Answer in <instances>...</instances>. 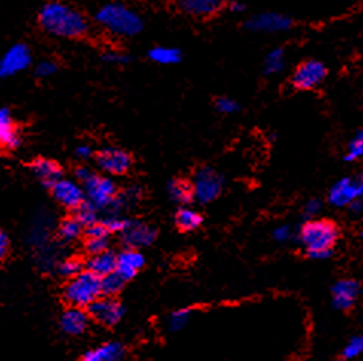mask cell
Returning <instances> with one entry per match:
<instances>
[{"label":"cell","mask_w":363,"mask_h":361,"mask_svg":"<svg viewBox=\"0 0 363 361\" xmlns=\"http://www.w3.org/2000/svg\"><path fill=\"white\" fill-rule=\"evenodd\" d=\"M82 361H101V360H99L98 355L95 354V350H90V353H87V354L83 357Z\"/></svg>","instance_id":"46"},{"label":"cell","mask_w":363,"mask_h":361,"mask_svg":"<svg viewBox=\"0 0 363 361\" xmlns=\"http://www.w3.org/2000/svg\"><path fill=\"white\" fill-rule=\"evenodd\" d=\"M291 236H294V232H291L290 226H287V224L278 226L274 230V239L278 241V243H289V241L291 239Z\"/></svg>","instance_id":"39"},{"label":"cell","mask_w":363,"mask_h":361,"mask_svg":"<svg viewBox=\"0 0 363 361\" xmlns=\"http://www.w3.org/2000/svg\"><path fill=\"white\" fill-rule=\"evenodd\" d=\"M101 296V277L89 270L70 277L65 288V297L72 306L87 308Z\"/></svg>","instance_id":"4"},{"label":"cell","mask_w":363,"mask_h":361,"mask_svg":"<svg viewBox=\"0 0 363 361\" xmlns=\"http://www.w3.org/2000/svg\"><path fill=\"white\" fill-rule=\"evenodd\" d=\"M360 159H363V130H360V132L351 139L345 154L347 162H356V160Z\"/></svg>","instance_id":"31"},{"label":"cell","mask_w":363,"mask_h":361,"mask_svg":"<svg viewBox=\"0 0 363 361\" xmlns=\"http://www.w3.org/2000/svg\"><path fill=\"white\" fill-rule=\"evenodd\" d=\"M86 270H89V272H92L99 277L113 273L116 270V255L113 252H110V250H106V252H101L96 255H90L86 263Z\"/></svg>","instance_id":"21"},{"label":"cell","mask_w":363,"mask_h":361,"mask_svg":"<svg viewBox=\"0 0 363 361\" xmlns=\"http://www.w3.org/2000/svg\"><path fill=\"white\" fill-rule=\"evenodd\" d=\"M92 174H94V171L90 168H87V166H79V168H77V171H75V177L78 180V183H82V185Z\"/></svg>","instance_id":"42"},{"label":"cell","mask_w":363,"mask_h":361,"mask_svg":"<svg viewBox=\"0 0 363 361\" xmlns=\"http://www.w3.org/2000/svg\"><path fill=\"white\" fill-rule=\"evenodd\" d=\"M96 23L116 37H135L144 29V22L135 9L121 2H108L95 14Z\"/></svg>","instance_id":"2"},{"label":"cell","mask_w":363,"mask_h":361,"mask_svg":"<svg viewBox=\"0 0 363 361\" xmlns=\"http://www.w3.org/2000/svg\"><path fill=\"white\" fill-rule=\"evenodd\" d=\"M180 8L189 16L209 17L218 13L225 5V0H180Z\"/></svg>","instance_id":"20"},{"label":"cell","mask_w":363,"mask_h":361,"mask_svg":"<svg viewBox=\"0 0 363 361\" xmlns=\"http://www.w3.org/2000/svg\"><path fill=\"white\" fill-rule=\"evenodd\" d=\"M95 354L101 361H121L124 358L125 349L119 342H108L95 349Z\"/></svg>","instance_id":"27"},{"label":"cell","mask_w":363,"mask_h":361,"mask_svg":"<svg viewBox=\"0 0 363 361\" xmlns=\"http://www.w3.org/2000/svg\"><path fill=\"white\" fill-rule=\"evenodd\" d=\"M121 236H123V243L127 248H143L155 243L156 230L144 223L128 222Z\"/></svg>","instance_id":"13"},{"label":"cell","mask_w":363,"mask_h":361,"mask_svg":"<svg viewBox=\"0 0 363 361\" xmlns=\"http://www.w3.org/2000/svg\"><path fill=\"white\" fill-rule=\"evenodd\" d=\"M229 11L230 13H243L245 11V5L240 2V0H232V2H229Z\"/></svg>","instance_id":"44"},{"label":"cell","mask_w":363,"mask_h":361,"mask_svg":"<svg viewBox=\"0 0 363 361\" xmlns=\"http://www.w3.org/2000/svg\"><path fill=\"white\" fill-rule=\"evenodd\" d=\"M348 207H350V210H351L352 214H359V212H362V210H363V202H362V198L354 200V202H352Z\"/></svg>","instance_id":"45"},{"label":"cell","mask_w":363,"mask_h":361,"mask_svg":"<svg viewBox=\"0 0 363 361\" xmlns=\"http://www.w3.org/2000/svg\"><path fill=\"white\" fill-rule=\"evenodd\" d=\"M58 272H60V275H63L66 277H74L78 273L83 272V264H82V260L77 258H67L63 260V263H60Z\"/></svg>","instance_id":"34"},{"label":"cell","mask_w":363,"mask_h":361,"mask_svg":"<svg viewBox=\"0 0 363 361\" xmlns=\"http://www.w3.org/2000/svg\"><path fill=\"white\" fill-rule=\"evenodd\" d=\"M103 59L106 63H110V64L123 66V64L130 63V55H127L124 52H119V51H107L103 55Z\"/></svg>","instance_id":"38"},{"label":"cell","mask_w":363,"mask_h":361,"mask_svg":"<svg viewBox=\"0 0 363 361\" xmlns=\"http://www.w3.org/2000/svg\"><path fill=\"white\" fill-rule=\"evenodd\" d=\"M33 62L31 51L26 45L17 43L0 57V78H11L23 72Z\"/></svg>","instance_id":"9"},{"label":"cell","mask_w":363,"mask_h":361,"mask_svg":"<svg viewBox=\"0 0 363 361\" xmlns=\"http://www.w3.org/2000/svg\"><path fill=\"white\" fill-rule=\"evenodd\" d=\"M20 145V133L8 108L0 107V148L16 149Z\"/></svg>","instance_id":"17"},{"label":"cell","mask_w":363,"mask_h":361,"mask_svg":"<svg viewBox=\"0 0 363 361\" xmlns=\"http://www.w3.org/2000/svg\"><path fill=\"white\" fill-rule=\"evenodd\" d=\"M58 66L50 62V59H43V62H40L35 67V75L38 78H50L52 75L57 74Z\"/></svg>","instance_id":"37"},{"label":"cell","mask_w":363,"mask_h":361,"mask_svg":"<svg viewBox=\"0 0 363 361\" xmlns=\"http://www.w3.org/2000/svg\"><path fill=\"white\" fill-rule=\"evenodd\" d=\"M38 25L45 33L67 40L79 38L89 31L87 18L63 0L45 4L38 13Z\"/></svg>","instance_id":"1"},{"label":"cell","mask_w":363,"mask_h":361,"mask_svg":"<svg viewBox=\"0 0 363 361\" xmlns=\"http://www.w3.org/2000/svg\"><path fill=\"white\" fill-rule=\"evenodd\" d=\"M286 67V52L281 47L270 51L264 58V74L278 75Z\"/></svg>","instance_id":"26"},{"label":"cell","mask_w":363,"mask_h":361,"mask_svg":"<svg viewBox=\"0 0 363 361\" xmlns=\"http://www.w3.org/2000/svg\"><path fill=\"white\" fill-rule=\"evenodd\" d=\"M130 219H125L123 217H119L118 214H112L106 217L104 219H101V223L104 224L108 234H123L124 229L127 227Z\"/></svg>","instance_id":"32"},{"label":"cell","mask_w":363,"mask_h":361,"mask_svg":"<svg viewBox=\"0 0 363 361\" xmlns=\"http://www.w3.org/2000/svg\"><path fill=\"white\" fill-rule=\"evenodd\" d=\"M216 108L223 115H234L240 110V105L235 99L228 98V96H221L216 101Z\"/></svg>","instance_id":"36"},{"label":"cell","mask_w":363,"mask_h":361,"mask_svg":"<svg viewBox=\"0 0 363 361\" xmlns=\"http://www.w3.org/2000/svg\"><path fill=\"white\" fill-rule=\"evenodd\" d=\"M328 75L327 66L319 59H307L301 63L294 75H291V84L298 90H313L319 87Z\"/></svg>","instance_id":"7"},{"label":"cell","mask_w":363,"mask_h":361,"mask_svg":"<svg viewBox=\"0 0 363 361\" xmlns=\"http://www.w3.org/2000/svg\"><path fill=\"white\" fill-rule=\"evenodd\" d=\"M193 319V309L191 308H180L171 313L167 319V328L171 333H179V331L185 329Z\"/></svg>","instance_id":"25"},{"label":"cell","mask_w":363,"mask_h":361,"mask_svg":"<svg viewBox=\"0 0 363 361\" xmlns=\"http://www.w3.org/2000/svg\"><path fill=\"white\" fill-rule=\"evenodd\" d=\"M356 180H357V185H359L360 195H362V198H363V173H362V176H360L359 178H356Z\"/></svg>","instance_id":"47"},{"label":"cell","mask_w":363,"mask_h":361,"mask_svg":"<svg viewBox=\"0 0 363 361\" xmlns=\"http://www.w3.org/2000/svg\"><path fill=\"white\" fill-rule=\"evenodd\" d=\"M200 223H201V217L197 210L186 207V206L180 207L177 210L176 224L180 230H186V232H189V230L197 229L200 226Z\"/></svg>","instance_id":"24"},{"label":"cell","mask_w":363,"mask_h":361,"mask_svg":"<svg viewBox=\"0 0 363 361\" xmlns=\"http://www.w3.org/2000/svg\"><path fill=\"white\" fill-rule=\"evenodd\" d=\"M9 250V241L8 236L5 235V232L0 230V260H2Z\"/></svg>","instance_id":"43"},{"label":"cell","mask_w":363,"mask_h":361,"mask_svg":"<svg viewBox=\"0 0 363 361\" xmlns=\"http://www.w3.org/2000/svg\"><path fill=\"white\" fill-rule=\"evenodd\" d=\"M75 156L79 160H89V159H92V156H94V149H92V147L87 145V144H82V145H78L75 148Z\"/></svg>","instance_id":"41"},{"label":"cell","mask_w":363,"mask_h":361,"mask_svg":"<svg viewBox=\"0 0 363 361\" xmlns=\"http://www.w3.org/2000/svg\"><path fill=\"white\" fill-rule=\"evenodd\" d=\"M96 165L110 176H123L132 166V157L116 147H106L96 153Z\"/></svg>","instance_id":"8"},{"label":"cell","mask_w":363,"mask_h":361,"mask_svg":"<svg viewBox=\"0 0 363 361\" xmlns=\"http://www.w3.org/2000/svg\"><path fill=\"white\" fill-rule=\"evenodd\" d=\"M362 337H363V336H362Z\"/></svg>","instance_id":"49"},{"label":"cell","mask_w":363,"mask_h":361,"mask_svg":"<svg viewBox=\"0 0 363 361\" xmlns=\"http://www.w3.org/2000/svg\"><path fill=\"white\" fill-rule=\"evenodd\" d=\"M363 354V337H352L344 349V358L352 360Z\"/></svg>","instance_id":"35"},{"label":"cell","mask_w":363,"mask_h":361,"mask_svg":"<svg viewBox=\"0 0 363 361\" xmlns=\"http://www.w3.org/2000/svg\"><path fill=\"white\" fill-rule=\"evenodd\" d=\"M320 209H322V205L319 200H310V202H307V205L304 206V214L306 217L313 219L320 212Z\"/></svg>","instance_id":"40"},{"label":"cell","mask_w":363,"mask_h":361,"mask_svg":"<svg viewBox=\"0 0 363 361\" xmlns=\"http://www.w3.org/2000/svg\"><path fill=\"white\" fill-rule=\"evenodd\" d=\"M294 26V22L289 16L279 14V13H259L254 17L247 18L246 28L249 31L254 33H266V34H277V33H286Z\"/></svg>","instance_id":"10"},{"label":"cell","mask_w":363,"mask_h":361,"mask_svg":"<svg viewBox=\"0 0 363 361\" xmlns=\"http://www.w3.org/2000/svg\"><path fill=\"white\" fill-rule=\"evenodd\" d=\"M82 234H83V226L75 217L65 219V222L60 224V229H58L60 238L66 241V243H72V241L82 236Z\"/></svg>","instance_id":"28"},{"label":"cell","mask_w":363,"mask_h":361,"mask_svg":"<svg viewBox=\"0 0 363 361\" xmlns=\"http://www.w3.org/2000/svg\"><path fill=\"white\" fill-rule=\"evenodd\" d=\"M75 218L82 223L83 227L94 224L98 222V207H95L92 203L84 200V202L75 209Z\"/></svg>","instance_id":"30"},{"label":"cell","mask_w":363,"mask_h":361,"mask_svg":"<svg viewBox=\"0 0 363 361\" xmlns=\"http://www.w3.org/2000/svg\"><path fill=\"white\" fill-rule=\"evenodd\" d=\"M301 243L315 259H327L339 238L337 226L328 219H310L301 229Z\"/></svg>","instance_id":"3"},{"label":"cell","mask_w":363,"mask_h":361,"mask_svg":"<svg viewBox=\"0 0 363 361\" xmlns=\"http://www.w3.org/2000/svg\"><path fill=\"white\" fill-rule=\"evenodd\" d=\"M191 188H193L194 200L201 205H208L221 194L223 177L213 168H201L196 173Z\"/></svg>","instance_id":"5"},{"label":"cell","mask_w":363,"mask_h":361,"mask_svg":"<svg viewBox=\"0 0 363 361\" xmlns=\"http://www.w3.org/2000/svg\"><path fill=\"white\" fill-rule=\"evenodd\" d=\"M60 323H62V328L66 334L79 336L84 333L89 325V314L83 308L70 306L63 313Z\"/></svg>","instance_id":"18"},{"label":"cell","mask_w":363,"mask_h":361,"mask_svg":"<svg viewBox=\"0 0 363 361\" xmlns=\"http://www.w3.org/2000/svg\"><path fill=\"white\" fill-rule=\"evenodd\" d=\"M148 57L151 62H155L156 64H162V66H171V64H177L182 59V52L177 47H169V46H156L153 49H150Z\"/></svg>","instance_id":"23"},{"label":"cell","mask_w":363,"mask_h":361,"mask_svg":"<svg viewBox=\"0 0 363 361\" xmlns=\"http://www.w3.org/2000/svg\"><path fill=\"white\" fill-rule=\"evenodd\" d=\"M335 361H340V360H335Z\"/></svg>","instance_id":"48"},{"label":"cell","mask_w":363,"mask_h":361,"mask_svg":"<svg viewBox=\"0 0 363 361\" xmlns=\"http://www.w3.org/2000/svg\"><path fill=\"white\" fill-rule=\"evenodd\" d=\"M359 296V284L352 279H342L335 284L331 292L333 306L339 311H347L356 304Z\"/></svg>","instance_id":"15"},{"label":"cell","mask_w":363,"mask_h":361,"mask_svg":"<svg viewBox=\"0 0 363 361\" xmlns=\"http://www.w3.org/2000/svg\"><path fill=\"white\" fill-rule=\"evenodd\" d=\"M83 188L87 202L98 209H108V206L112 205L115 197L118 195V189L113 180L104 176H98L95 173L86 180Z\"/></svg>","instance_id":"6"},{"label":"cell","mask_w":363,"mask_h":361,"mask_svg":"<svg viewBox=\"0 0 363 361\" xmlns=\"http://www.w3.org/2000/svg\"><path fill=\"white\" fill-rule=\"evenodd\" d=\"M31 169L34 176L46 186H52L55 182L62 178V168L57 162L50 159H37L33 162Z\"/></svg>","instance_id":"19"},{"label":"cell","mask_w":363,"mask_h":361,"mask_svg":"<svg viewBox=\"0 0 363 361\" xmlns=\"http://www.w3.org/2000/svg\"><path fill=\"white\" fill-rule=\"evenodd\" d=\"M89 316L95 319L96 322L106 326H115L121 322L124 316V306L121 305L113 297H98L94 304L89 306Z\"/></svg>","instance_id":"11"},{"label":"cell","mask_w":363,"mask_h":361,"mask_svg":"<svg viewBox=\"0 0 363 361\" xmlns=\"http://www.w3.org/2000/svg\"><path fill=\"white\" fill-rule=\"evenodd\" d=\"M124 284H125V280L121 277L116 272L106 275L101 277V294L113 297L115 294H118L121 292V290H123Z\"/></svg>","instance_id":"29"},{"label":"cell","mask_w":363,"mask_h":361,"mask_svg":"<svg viewBox=\"0 0 363 361\" xmlns=\"http://www.w3.org/2000/svg\"><path fill=\"white\" fill-rule=\"evenodd\" d=\"M108 236H87L84 247L89 255H96L108 250Z\"/></svg>","instance_id":"33"},{"label":"cell","mask_w":363,"mask_h":361,"mask_svg":"<svg viewBox=\"0 0 363 361\" xmlns=\"http://www.w3.org/2000/svg\"><path fill=\"white\" fill-rule=\"evenodd\" d=\"M168 195L177 205H188L194 200L193 188L185 180H171L168 185Z\"/></svg>","instance_id":"22"},{"label":"cell","mask_w":363,"mask_h":361,"mask_svg":"<svg viewBox=\"0 0 363 361\" xmlns=\"http://www.w3.org/2000/svg\"><path fill=\"white\" fill-rule=\"evenodd\" d=\"M357 198H362L357 180L350 177L337 180L328 194L330 205L336 207H348Z\"/></svg>","instance_id":"14"},{"label":"cell","mask_w":363,"mask_h":361,"mask_svg":"<svg viewBox=\"0 0 363 361\" xmlns=\"http://www.w3.org/2000/svg\"><path fill=\"white\" fill-rule=\"evenodd\" d=\"M145 258L138 248H125L116 256V270L115 272L124 280L133 279L139 270L144 267Z\"/></svg>","instance_id":"16"},{"label":"cell","mask_w":363,"mask_h":361,"mask_svg":"<svg viewBox=\"0 0 363 361\" xmlns=\"http://www.w3.org/2000/svg\"><path fill=\"white\" fill-rule=\"evenodd\" d=\"M50 189H52V195L57 202L67 209L75 210L86 200L84 188L74 180L60 178Z\"/></svg>","instance_id":"12"}]
</instances>
